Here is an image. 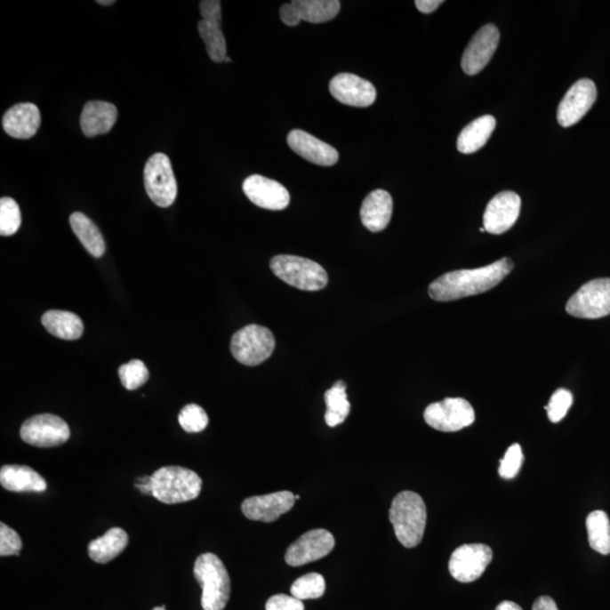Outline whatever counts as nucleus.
<instances>
[{
    "instance_id": "f257e3e1",
    "label": "nucleus",
    "mask_w": 610,
    "mask_h": 610,
    "mask_svg": "<svg viewBox=\"0 0 610 610\" xmlns=\"http://www.w3.org/2000/svg\"><path fill=\"white\" fill-rule=\"evenodd\" d=\"M513 269L511 259L502 258L482 269L450 271L429 285V294L438 302L482 294L499 285Z\"/></svg>"
},
{
    "instance_id": "f03ea898",
    "label": "nucleus",
    "mask_w": 610,
    "mask_h": 610,
    "mask_svg": "<svg viewBox=\"0 0 610 610\" xmlns=\"http://www.w3.org/2000/svg\"><path fill=\"white\" fill-rule=\"evenodd\" d=\"M426 517V505L417 493L405 491L395 497L389 519L401 545L413 549L420 544L424 536Z\"/></svg>"
},
{
    "instance_id": "7ed1b4c3",
    "label": "nucleus",
    "mask_w": 610,
    "mask_h": 610,
    "mask_svg": "<svg viewBox=\"0 0 610 610\" xmlns=\"http://www.w3.org/2000/svg\"><path fill=\"white\" fill-rule=\"evenodd\" d=\"M196 580L202 587L204 610H224L231 596V579L223 562L215 554L206 553L196 559Z\"/></svg>"
},
{
    "instance_id": "20e7f679",
    "label": "nucleus",
    "mask_w": 610,
    "mask_h": 610,
    "mask_svg": "<svg viewBox=\"0 0 610 610\" xmlns=\"http://www.w3.org/2000/svg\"><path fill=\"white\" fill-rule=\"evenodd\" d=\"M153 496L162 503L178 504L197 499L203 480L194 470L179 466L162 467L152 475Z\"/></svg>"
},
{
    "instance_id": "39448f33",
    "label": "nucleus",
    "mask_w": 610,
    "mask_h": 610,
    "mask_svg": "<svg viewBox=\"0 0 610 610\" xmlns=\"http://www.w3.org/2000/svg\"><path fill=\"white\" fill-rule=\"evenodd\" d=\"M270 269L283 282L302 291L324 290L328 284L327 271L307 258L281 254L271 259Z\"/></svg>"
},
{
    "instance_id": "423d86ee",
    "label": "nucleus",
    "mask_w": 610,
    "mask_h": 610,
    "mask_svg": "<svg viewBox=\"0 0 610 610\" xmlns=\"http://www.w3.org/2000/svg\"><path fill=\"white\" fill-rule=\"evenodd\" d=\"M275 346V337L269 328L249 325L234 333L231 353L241 365L257 366L271 357Z\"/></svg>"
},
{
    "instance_id": "0eeeda50",
    "label": "nucleus",
    "mask_w": 610,
    "mask_h": 610,
    "mask_svg": "<svg viewBox=\"0 0 610 610\" xmlns=\"http://www.w3.org/2000/svg\"><path fill=\"white\" fill-rule=\"evenodd\" d=\"M145 189L158 207H170L177 199L178 185L170 158L163 153L148 158L144 169Z\"/></svg>"
},
{
    "instance_id": "6e6552de",
    "label": "nucleus",
    "mask_w": 610,
    "mask_h": 610,
    "mask_svg": "<svg viewBox=\"0 0 610 610\" xmlns=\"http://www.w3.org/2000/svg\"><path fill=\"white\" fill-rule=\"evenodd\" d=\"M566 312L581 319H599L610 315V278L584 284L566 303Z\"/></svg>"
},
{
    "instance_id": "1a4fd4ad",
    "label": "nucleus",
    "mask_w": 610,
    "mask_h": 610,
    "mask_svg": "<svg viewBox=\"0 0 610 610\" xmlns=\"http://www.w3.org/2000/svg\"><path fill=\"white\" fill-rule=\"evenodd\" d=\"M426 424L441 432H457L474 423L473 406L463 398H446L429 405L424 412Z\"/></svg>"
},
{
    "instance_id": "9d476101",
    "label": "nucleus",
    "mask_w": 610,
    "mask_h": 610,
    "mask_svg": "<svg viewBox=\"0 0 610 610\" xmlns=\"http://www.w3.org/2000/svg\"><path fill=\"white\" fill-rule=\"evenodd\" d=\"M20 437L28 445L37 448H53L69 440L70 429L61 417L40 413L24 421L20 428Z\"/></svg>"
},
{
    "instance_id": "9b49d317",
    "label": "nucleus",
    "mask_w": 610,
    "mask_h": 610,
    "mask_svg": "<svg viewBox=\"0 0 610 610\" xmlns=\"http://www.w3.org/2000/svg\"><path fill=\"white\" fill-rule=\"evenodd\" d=\"M493 551L485 544H467L458 547L451 555L450 574L459 582L470 583L480 578L490 566Z\"/></svg>"
},
{
    "instance_id": "f8f14e48",
    "label": "nucleus",
    "mask_w": 610,
    "mask_h": 610,
    "mask_svg": "<svg viewBox=\"0 0 610 610\" xmlns=\"http://www.w3.org/2000/svg\"><path fill=\"white\" fill-rule=\"evenodd\" d=\"M597 100V87L591 79L582 78L567 91L558 110V120L562 127L578 124L588 114Z\"/></svg>"
},
{
    "instance_id": "ddd939ff",
    "label": "nucleus",
    "mask_w": 610,
    "mask_h": 610,
    "mask_svg": "<svg viewBox=\"0 0 610 610\" xmlns=\"http://www.w3.org/2000/svg\"><path fill=\"white\" fill-rule=\"evenodd\" d=\"M335 547V538L325 529L305 533L288 547L285 561L288 566H301L327 557Z\"/></svg>"
},
{
    "instance_id": "4468645a",
    "label": "nucleus",
    "mask_w": 610,
    "mask_h": 610,
    "mask_svg": "<svg viewBox=\"0 0 610 610\" xmlns=\"http://www.w3.org/2000/svg\"><path fill=\"white\" fill-rule=\"evenodd\" d=\"M499 43V28L494 24L484 25L479 31L476 32L463 52L462 60L463 72L470 76L482 72L494 56Z\"/></svg>"
},
{
    "instance_id": "2eb2a0df",
    "label": "nucleus",
    "mask_w": 610,
    "mask_h": 610,
    "mask_svg": "<svg viewBox=\"0 0 610 610\" xmlns=\"http://www.w3.org/2000/svg\"><path fill=\"white\" fill-rule=\"evenodd\" d=\"M330 93L342 104L366 108L377 99V90L371 82L354 74L341 73L330 81Z\"/></svg>"
},
{
    "instance_id": "dca6fc26",
    "label": "nucleus",
    "mask_w": 610,
    "mask_h": 610,
    "mask_svg": "<svg viewBox=\"0 0 610 610\" xmlns=\"http://www.w3.org/2000/svg\"><path fill=\"white\" fill-rule=\"evenodd\" d=\"M242 189L256 206L269 211H283L290 205V192L273 179L253 174L246 178Z\"/></svg>"
},
{
    "instance_id": "f3484780",
    "label": "nucleus",
    "mask_w": 610,
    "mask_h": 610,
    "mask_svg": "<svg viewBox=\"0 0 610 610\" xmlns=\"http://www.w3.org/2000/svg\"><path fill=\"white\" fill-rule=\"evenodd\" d=\"M521 198L513 191L497 194L484 213V229L491 234H503L516 224L520 215Z\"/></svg>"
},
{
    "instance_id": "a211bd4d",
    "label": "nucleus",
    "mask_w": 610,
    "mask_h": 610,
    "mask_svg": "<svg viewBox=\"0 0 610 610\" xmlns=\"http://www.w3.org/2000/svg\"><path fill=\"white\" fill-rule=\"evenodd\" d=\"M295 495L288 491L253 496L241 505L242 512L250 520L274 522L294 507Z\"/></svg>"
},
{
    "instance_id": "6ab92c4d",
    "label": "nucleus",
    "mask_w": 610,
    "mask_h": 610,
    "mask_svg": "<svg viewBox=\"0 0 610 610\" xmlns=\"http://www.w3.org/2000/svg\"><path fill=\"white\" fill-rule=\"evenodd\" d=\"M287 144L294 153L313 165L332 166L340 160V154L333 146L300 129L288 133Z\"/></svg>"
},
{
    "instance_id": "aec40b11",
    "label": "nucleus",
    "mask_w": 610,
    "mask_h": 610,
    "mask_svg": "<svg viewBox=\"0 0 610 610\" xmlns=\"http://www.w3.org/2000/svg\"><path fill=\"white\" fill-rule=\"evenodd\" d=\"M41 126L39 108L33 103H19L4 115L3 128L16 140H30Z\"/></svg>"
},
{
    "instance_id": "412c9836",
    "label": "nucleus",
    "mask_w": 610,
    "mask_h": 610,
    "mask_svg": "<svg viewBox=\"0 0 610 610\" xmlns=\"http://www.w3.org/2000/svg\"><path fill=\"white\" fill-rule=\"evenodd\" d=\"M394 202L389 192L382 189L372 191L362 204L361 220L369 231H383L390 223Z\"/></svg>"
},
{
    "instance_id": "4be33fe9",
    "label": "nucleus",
    "mask_w": 610,
    "mask_h": 610,
    "mask_svg": "<svg viewBox=\"0 0 610 610\" xmlns=\"http://www.w3.org/2000/svg\"><path fill=\"white\" fill-rule=\"evenodd\" d=\"M118 110L112 103L104 101L87 102L81 115V128L86 137L108 133L114 128Z\"/></svg>"
},
{
    "instance_id": "5701e85b",
    "label": "nucleus",
    "mask_w": 610,
    "mask_h": 610,
    "mask_svg": "<svg viewBox=\"0 0 610 610\" xmlns=\"http://www.w3.org/2000/svg\"><path fill=\"white\" fill-rule=\"evenodd\" d=\"M0 484L11 492H44L47 482L28 466L6 465L0 470Z\"/></svg>"
},
{
    "instance_id": "b1692460",
    "label": "nucleus",
    "mask_w": 610,
    "mask_h": 610,
    "mask_svg": "<svg viewBox=\"0 0 610 610\" xmlns=\"http://www.w3.org/2000/svg\"><path fill=\"white\" fill-rule=\"evenodd\" d=\"M44 327L52 336L64 341H76L84 333L81 317L73 312L50 310L43 316Z\"/></svg>"
},
{
    "instance_id": "393cba45",
    "label": "nucleus",
    "mask_w": 610,
    "mask_h": 610,
    "mask_svg": "<svg viewBox=\"0 0 610 610\" xmlns=\"http://www.w3.org/2000/svg\"><path fill=\"white\" fill-rule=\"evenodd\" d=\"M496 120L493 116H483L462 129L458 137L457 148L462 154H473L486 145L494 132Z\"/></svg>"
},
{
    "instance_id": "a878e982",
    "label": "nucleus",
    "mask_w": 610,
    "mask_h": 610,
    "mask_svg": "<svg viewBox=\"0 0 610 610\" xmlns=\"http://www.w3.org/2000/svg\"><path fill=\"white\" fill-rule=\"evenodd\" d=\"M129 538L121 528H111L102 537L92 541L89 545V555L92 561L106 564L112 561L126 549Z\"/></svg>"
},
{
    "instance_id": "bb28decb",
    "label": "nucleus",
    "mask_w": 610,
    "mask_h": 610,
    "mask_svg": "<svg viewBox=\"0 0 610 610\" xmlns=\"http://www.w3.org/2000/svg\"><path fill=\"white\" fill-rule=\"evenodd\" d=\"M70 227L84 248L95 258L102 257L106 253V242L101 232L89 217L83 213H73L69 217Z\"/></svg>"
},
{
    "instance_id": "cd10ccee",
    "label": "nucleus",
    "mask_w": 610,
    "mask_h": 610,
    "mask_svg": "<svg viewBox=\"0 0 610 610\" xmlns=\"http://www.w3.org/2000/svg\"><path fill=\"white\" fill-rule=\"evenodd\" d=\"M327 412L325 413V423L330 428L344 423L350 412V404L346 394V383L337 381L325 394Z\"/></svg>"
},
{
    "instance_id": "c85d7f7f",
    "label": "nucleus",
    "mask_w": 610,
    "mask_h": 610,
    "mask_svg": "<svg viewBox=\"0 0 610 610\" xmlns=\"http://www.w3.org/2000/svg\"><path fill=\"white\" fill-rule=\"evenodd\" d=\"M305 22L319 24L335 19L341 11L338 0H294L292 2Z\"/></svg>"
},
{
    "instance_id": "c756f323",
    "label": "nucleus",
    "mask_w": 610,
    "mask_h": 610,
    "mask_svg": "<svg viewBox=\"0 0 610 610\" xmlns=\"http://www.w3.org/2000/svg\"><path fill=\"white\" fill-rule=\"evenodd\" d=\"M589 544L593 550L610 554V521L607 513L597 510L586 520Z\"/></svg>"
},
{
    "instance_id": "7c9ffc66",
    "label": "nucleus",
    "mask_w": 610,
    "mask_h": 610,
    "mask_svg": "<svg viewBox=\"0 0 610 610\" xmlns=\"http://www.w3.org/2000/svg\"><path fill=\"white\" fill-rule=\"evenodd\" d=\"M198 32L205 45H206L207 53L211 60L215 62H223L228 57L227 41H225L221 27H216V25L205 22L202 20L198 23Z\"/></svg>"
},
{
    "instance_id": "2f4dec72",
    "label": "nucleus",
    "mask_w": 610,
    "mask_h": 610,
    "mask_svg": "<svg viewBox=\"0 0 610 610\" xmlns=\"http://www.w3.org/2000/svg\"><path fill=\"white\" fill-rule=\"evenodd\" d=\"M325 582L319 574L301 576L291 587L292 596L300 600L317 599L324 596Z\"/></svg>"
},
{
    "instance_id": "473e14b6",
    "label": "nucleus",
    "mask_w": 610,
    "mask_h": 610,
    "mask_svg": "<svg viewBox=\"0 0 610 610\" xmlns=\"http://www.w3.org/2000/svg\"><path fill=\"white\" fill-rule=\"evenodd\" d=\"M119 378L127 390H136L148 381L149 372L140 359H132L127 365L120 366Z\"/></svg>"
},
{
    "instance_id": "72a5a7b5",
    "label": "nucleus",
    "mask_w": 610,
    "mask_h": 610,
    "mask_svg": "<svg viewBox=\"0 0 610 610\" xmlns=\"http://www.w3.org/2000/svg\"><path fill=\"white\" fill-rule=\"evenodd\" d=\"M22 223L18 203L10 197L0 199V234L10 237L19 231Z\"/></svg>"
},
{
    "instance_id": "f704fd0d",
    "label": "nucleus",
    "mask_w": 610,
    "mask_h": 610,
    "mask_svg": "<svg viewBox=\"0 0 610 610\" xmlns=\"http://www.w3.org/2000/svg\"><path fill=\"white\" fill-rule=\"evenodd\" d=\"M179 424L188 433H199L207 428L208 416L204 408L189 404L180 412Z\"/></svg>"
},
{
    "instance_id": "c9c22d12",
    "label": "nucleus",
    "mask_w": 610,
    "mask_h": 610,
    "mask_svg": "<svg viewBox=\"0 0 610 610\" xmlns=\"http://www.w3.org/2000/svg\"><path fill=\"white\" fill-rule=\"evenodd\" d=\"M574 403V396L566 389H558L554 392L550 404L545 407L549 419L553 423H558L566 417L568 409Z\"/></svg>"
},
{
    "instance_id": "e433bc0d",
    "label": "nucleus",
    "mask_w": 610,
    "mask_h": 610,
    "mask_svg": "<svg viewBox=\"0 0 610 610\" xmlns=\"http://www.w3.org/2000/svg\"><path fill=\"white\" fill-rule=\"evenodd\" d=\"M522 462H524V453H522L521 446L519 445L510 446L500 462L499 474L501 478L505 479L516 478L519 473Z\"/></svg>"
},
{
    "instance_id": "4c0bfd02",
    "label": "nucleus",
    "mask_w": 610,
    "mask_h": 610,
    "mask_svg": "<svg viewBox=\"0 0 610 610\" xmlns=\"http://www.w3.org/2000/svg\"><path fill=\"white\" fill-rule=\"evenodd\" d=\"M22 539L14 529L5 524L0 525V555L2 557H18L22 550Z\"/></svg>"
},
{
    "instance_id": "58836bf2",
    "label": "nucleus",
    "mask_w": 610,
    "mask_h": 610,
    "mask_svg": "<svg viewBox=\"0 0 610 610\" xmlns=\"http://www.w3.org/2000/svg\"><path fill=\"white\" fill-rule=\"evenodd\" d=\"M302 600L293 596L275 595L266 604V610H304Z\"/></svg>"
},
{
    "instance_id": "ea45409f",
    "label": "nucleus",
    "mask_w": 610,
    "mask_h": 610,
    "mask_svg": "<svg viewBox=\"0 0 610 610\" xmlns=\"http://www.w3.org/2000/svg\"><path fill=\"white\" fill-rule=\"evenodd\" d=\"M199 8L205 22L221 27V6L220 0H203L200 2Z\"/></svg>"
},
{
    "instance_id": "a19ab883",
    "label": "nucleus",
    "mask_w": 610,
    "mask_h": 610,
    "mask_svg": "<svg viewBox=\"0 0 610 610\" xmlns=\"http://www.w3.org/2000/svg\"><path fill=\"white\" fill-rule=\"evenodd\" d=\"M279 15H281L283 23L286 24L287 27H296V25H299L301 20H302L300 12L293 3H288L285 4V5H283L281 11H279Z\"/></svg>"
},
{
    "instance_id": "79ce46f5",
    "label": "nucleus",
    "mask_w": 610,
    "mask_h": 610,
    "mask_svg": "<svg viewBox=\"0 0 610 610\" xmlns=\"http://www.w3.org/2000/svg\"><path fill=\"white\" fill-rule=\"evenodd\" d=\"M443 2L441 0H416L415 5L417 10L424 14H431L434 11H437Z\"/></svg>"
},
{
    "instance_id": "37998d69",
    "label": "nucleus",
    "mask_w": 610,
    "mask_h": 610,
    "mask_svg": "<svg viewBox=\"0 0 610 610\" xmlns=\"http://www.w3.org/2000/svg\"><path fill=\"white\" fill-rule=\"evenodd\" d=\"M533 610H558L557 603L550 597L542 596L534 601Z\"/></svg>"
},
{
    "instance_id": "c03bdc74",
    "label": "nucleus",
    "mask_w": 610,
    "mask_h": 610,
    "mask_svg": "<svg viewBox=\"0 0 610 610\" xmlns=\"http://www.w3.org/2000/svg\"><path fill=\"white\" fill-rule=\"evenodd\" d=\"M135 486L137 490L143 493L144 495H153L152 476H144L136 479Z\"/></svg>"
},
{
    "instance_id": "a18cd8bd",
    "label": "nucleus",
    "mask_w": 610,
    "mask_h": 610,
    "mask_svg": "<svg viewBox=\"0 0 610 610\" xmlns=\"http://www.w3.org/2000/svg\"><path fill=\"white\" fill-rule=\"evenodd\" d=\"M495 610H522V608L513 601H502Z\"/></svg>"
},
{
    "instance_id": "49530a36",
    "label": "nucleus",
    "mask_w": 610,
    "mask_h": 610,
    "mask_svg": "<svg viewBox=\"0 0 610 610\" xmlns=\"http://www.w3.org/2000/svg\"><path fill=\"white\" fill-rule=\"evenodd\" d=\"M96 3H98L99 5L111 6V5H114V4L116 2H115V0H98V2H96Z\"/></svg>"
},
{
    "instance_id": "de8ad7c7",
    "label": "nucleus",
    "mask_w": 610,
    "mask_h": 610,
    "mask_svg": "<svg viewBox=\"0 0 610 610\" xmlns=\"http://www.w3.org/2000/svg\"><path fill=\"white\" fill-rule=\"evenodd\" d=\"M153 610H165V606H161V607H156Z\"/></svg>"
},
{
    "instance_id": "09e8293b",
    "label": "nucleus",
    "mask_w": 610,
    "mask_h": 610,
    "mask_svg": "<svg viewBox=\"0 0 610 610\" xmlns=\"http://www.w3.org/2000/svg\"><path fill=\"white\" fill-rule=\"evenodd\" d=\"M229 61H231V58H229V57L225 58L224 62H229Z\"/></svg>"
},
{
    "instance_id": "8fccbe9b",
    "label": "nucleus",
    "mask_w": 610,
    "mask_h": 610,
    "mask_svg": "<svg viewBox=\"0 0 610 610\" xmlns=\"http://www.w3.org/2000/svg\"><path fill=\"white\" fill-rule=\"evenodd\" d=\"M300 499H301L300 495H295V500H296V501H298V500H300Z\"/></svg>"
}]
</instances>
